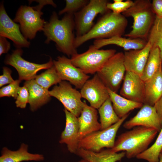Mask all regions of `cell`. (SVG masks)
<instances>
[{"instance_id":"cell-9","label":"cell","mask_w":162,"mask_h":162,"mask_svg":"<svg viewBox=\"0 0 162 162\" xmlns=\"http://www.w3.org/2000/svg\"><path fill=\"white\" fill-rule=\"evenodd\" d=\"M126 71L124 54L119 52L111 57L97 74L107 88L117 93Z\"/></svg>"},{"instance_id":"cell-4","label":"cell","mask_w":162,"mask_h":162,"mask_svg":"<svg viewBox=\"0 0 162 162\" xmlns=\"http://www.w3.org/2000/svg\"><path fill=\"white\" fill-rule=\"evenodd\" d=\"M125 17H131L134 20L131 30L125 34L130 39H141L148 41L150 30L156 16L149 0H136L133 5L122 14Z\"/></svg>"},{"instance_id":"cell-42","label":"cell","mask_w":162,"mask_h":162,"mask_svg":"<svg viewBox=\"0 0 162 162\" xmlns=\"http://www.w3.org/2000/svg\"></svg>"},{"instance_id":"cell-5","label":"cell","mask_w":162,"mask_h":162,"mask_svg":"<svg viewBox=\"0 0 162 162\" xmlns=\"http://www.w3.org/2000/svg\"><path fill=\"white\" fill-rule=\"evenodd\" d=\"M115 49L100 50L93 45L85 52L71 56L72 64L86 74L97 73L115 54Z\"/></svg>"},{"instance_id":"cell-19","label":"cell","mask_w":162,"mask_h":162,"mask_svg":"<svg viewBox=\"0 0 162 162\" xmlns=\"http://www.w3.org/2000/svg\"><path fill=\"white\" fill-rule=\"evenodd\" d=\"M81 114L78 118L79 129L78 135L80 140L87 135L101 130L100 123L98 121V113L96 109L83 102Z\"/></svg>"},{"instance_id":"cell-34","label":"cell","mask_w":162,"mask_h":162,"mask_svg":"<svg viewBox=\"0 0 162 162\" xmlns=\"http://www.w3.org/2000/svg\"><path fill=\"white\" fill-rule=\"evenodd\" d=\"M29 98V93L26 87L24 85L20 87L15 101L16 106L22 109L25 108L28 103Z\"/></svg>"},{"instance_id":"cell-38","label":"cell","mask_w":162,"mask_h":162,"mask_svg":"<svg viewBox=\"0 0 162 162\" xmlns=\"http://www.w3.org/2000/svg\"><path fill=\"white\" fill-rule=\"evenodd\" d=\"M160 119L162 121V95L154 105Z\"/></svg>"},{"instance_id":"cell-2","label":"cell","mask_w":162,"mask_h":162,"mask_svg":"<svg viewBox=\"0 0 162 162\" xmlns=\"http://www.w3.org/2000/svg\"><path fill=\"white\" fill-rule=\"evenodd\" d=\"M158 132L153 128L135 127L119 135L111 149L116 152H125L128 159L136 157L148 148Z\"/></svg>"},{"instance_id":"cell-14","label":"cell","mask_w":162,"mask_h":162,"mask_svg":"<svg viewBox=\"0 0 162 162\" xmlns=\"http://www.w3.org/2000/svg\"><path fill=\"white\" fill-rule=\"evenodd\" d=\"M19 24L12 20L8 15L4 4L0 6V36L11 40L17 48L28 47L30 43L20 31Z\"/></svg>"},{"instance_id":"cell-15","label":"cell","mask_w":162,"mask_h":162,"mask_svg":"<svg viewBox=\"0 0 162 162\" xmlns=\"http://www.w3.org/2000/svg\"><path fill=\"white\" fill-rule=\"evenodd\" d=\"M123 127L131 129L137 126L154 128L159 132L162 121L159 118L154 106L143 104L136 114L124 124Z\"/></svg>"},{"instance_id":"cell-22","label":"cell","mask_w":162,"mask_h":162,"mask_svg":"<svg viewBox=\"0 0 162 162\" xmlns=\"http://www.w3.org/2000/svg\"><path fill=\"white\" fill-rule=\"evenodd\" d=\"M28 149V145L24 143L21 145L19 148L16 151H12L4 147L2 150L0 162L41 161L44 160L42 154L29 153Z\"/></svg>"},{"instance_id":"cell-39","label":"cell","mask_w":162,"mask_h":162,"mask_svg":"<svg viewBox=\"0 0 162 162\" xmlns=\"http://www.w3.org/2000/svg\"><path fill=\"white\" fill-rule=\"evenodd\" d=\"M159 160L158 162H162V151H161L159 155Z\"/></svg>"},{"instance_id":"cell-13","label":"cell","mask_w":162,"mask_h":162,"mask_svg":"<svg viewBox=\"0 0 162 162\" xmlns=\"http://www.w3.org/2000/svg\"><path fill=\"white\" fill-rule=\"evenodd\" d=\"M80 93L82 97L86 100L91 106L96 109L109 98L107 87L97 73L85 82Z\"/></svg>"},{"instance_id":"cell-32","label":"cell","mask_w":162,"mask_h":162,"mask_svg":"<svg viewBox=\"0 0 162 162\" xmlns=\"http://www.w3.org/2000/svg\"><path fill=\"white\" fill-rule=\"evenodd\" d=\"M134 1L127 0H114L113 3L108 2L107 8L116 14H119L128 10L134 4Z\"/></svg>"},{"instance_id":"cell-17","label":"cell","mask_w":162,"mask_h":162,"mask_svg":"<svg viewBox=\"0 0 162 162\" xmlns=\"http://www.w3.org/2000/svg\"><path fill=\"white\" fill-rule=\"evenodd\" d=\"M152 48L148 41L143 48L125 51L124 64L126 71L134 73L141 76Z\"/></svg>"},{"instance_id":"cell-26","label":"cell","mask_w":162,"mask_h":162,"mask_svg":"<svg viewBox=\"0 0 162 162\" xmlns=\"http://www.w3.org/2000/svg\"><path fill=\"white\" fill-rule=\"evenodd\" d=\"M161 67L160 51L157 47H152L141 78L144 82L153 76Z\"/></svg>"},{"instance_id":"cell-3","label":"cell","mask_w":162,"mask_h":162,"mask_svg":"<svg viewBox=\"0 0 162 162\" xmlns=\"http://www.w3.org/2000/svg\"><path fill=\"white\" fill-rule=\"evenodd\" d=\"M128 24L127 20L122 14H116L110 10L102 15L87 33L75 38L74 46L76 49L92 39H106L122 36Z\"/></svg>"},{"instance_id":"cell-35","label":"cell","mask_w":162,"mask_h":162,"mask_svg":"<svg viewBox=\"0 0 162 162\" xmlns=\"http://www.w3.org/2000/svg\"><path fill=\"white\" fill-rule=\"evenodd\" d=\"M12 71L9 68L4 67L3 68V74L0 76V87L10 84L14 81L11 76Z\"/></svg>"},{"instance_id":"cell-40","label":"cell","mask_w":162,"mask_h":162,"mask_svg":"<svg viewBox=\"0 0 162 162\" xmlns=\"http://www.w3.org/2000/svg\"><path fill=\"white\" fill-rule=\"evenodd\" d=\"M78 162H88L86 160L82 159L81 160H80V161H79Z\"/></svg>"},{"instance_id":"cell-25","label":"cell","mask_w":162,"mask_h":162,"mask_svg":"<svg viewBox=\"0 0 162 162\" xmlns=\"http://www.w3.org/2000/svg\"><path fill=\"white\" fill-rule=\"evenodd\" d=\"M107 89L114 110L120 118L129 114L133 110L141 108L143 105L142 103L124 98L108 88Z\"/></svg>"},{"instance_id":"cell-27","label":"cell","mask_w":162,"mask_h":162,"mask_svg":"<svg viewBox=\"0 0 162 162\" xmlns=\"http://www.w3.org/2000/svg\"><path fill=\"white\" fill-rule=\"evenodd\" d=\"M98 111L100 116V130L109 128L120 119L115 112L110 97L99 107Z\"/></svg>"},{"instance_id":"cell-23","label":"cell","mask_w":162,"mask_h":162,"mask_svg":"<svg viewBox=\"0 0 162 162\" xmlns=\"http://www.w3.org/2000/svg\"><path fill=\"white\" fill-rule=\"evenodd\" d=\"M24 86L29 93L28 103L31 110L34 111L48 102L51 97L48 89L39 85L34 79L26 81Z\"/></svg>"},{"instance_id":"cell-8","label":"cell","mask_w":162,"mask_h":162,"mask_svg":"<svg viewBox=\"0 0 162 162\" xmlns=\"http://www.w3.org/2000/svg\"><path fill=\"white\" fill-rule=\"evenodd\" d=\"M107 0H90L88 3L74 14L76 37L89 32L94 25L93 21L99 14L103 15L110 11L107 8Z\"/></svg>"},{"instance_id":"cell-20","label":"cell","mask_w":162,"mask_h":162,"mask_svg":"<svg viewBox=\"0 0 162 162\" xmlns=\"http://www.w3.org/2000/svg\"><path fill=\"white\" fill-rule=\"evenodd\" d=\"M75 154L88 162H117L125 156L126 152H116L110 148L96 152L78 148Z\"/></svg>"},{"instance_id":"cell-28","label":"cell","mask_w":162,"mask_h":162,"mask_svg":"<svg viewBox=\"0 0 162 162\" xmlns=\"http://www.w3.org/2000/svg\"><path fill=\"white\" fill-rule=\"evenodd\" d=\"M34 79L39 85L47 89L52 86L59 83L62 81L54 65L44 72L37 75Z\"/></svg>"},{"instance_id":"cell-6","label":"cell","mask_w":162,"mask_h":162,"mask_svg":"<svg viewBox=\"0 0 162 162\" xmlns=\"http://www.w3.org/2000/svg\"><path fill=\"white\" fill-rule=\"evenodd\" d=\"M129 113L109 128L92 133L79 140L78 148L98 152L104 148L111 149L114 146L117 132Z\"/></svg>"},{"instance_id":"cell-7","label":"cell","mask_w":162,"mask_h":162,"mask_svg":"<svg viewBox=\"0 0 162 162\" xmlns=\"http://www.w3.org/2000/svg\"><path fill=\"white\" fill-rule=\"evenodd\" d=\"M42 8L38 5L34 7L22 5L16 13L14 21L19 23L20 31L27 39H34L38 32L43 30L46 22L41 18Z\"/></svg>"},{"instance_id":"cell-16","label":"cell","mask_w":162,"mask_h":162,"mask_svg":"<svg viewBox=\"0 0 162 162\" xmlns=\"http://www.w3.org/2000/svg\"><path fill=\"white\" fill-rule=\"evenodd\" d=\"M120 93V95L128 99L144 104L145 82L138 75L126 71Z\"/></svg>"},{"instance_id":"cell-30","label":"cell","mask_w":162,"mask_h":162,"mask_svg":"<svg viewBox=\"0 0 162 162\" xmlns=\"http://www.w3.org/2000/svg\"><path fill=\"white\" fill-rule=\"evenodd\" d=\"M148 41L151 44L152 47H158L160 52L162 58V18L156 16L153 25L150 32Z\"/></svg>"},{"instance_id":"cell-41","label":"cell","mask_w":162,"mask_h":162,"mask_svg":"<svg viewBox=\"0 0 162 162\" xmlns=\"http://www.w3.org/2000/svg\"><path fill=\"white\" fill-rule=\"evenodd\" d=\"M161 69H162V59H161Z\"/></svg>"},{"instance_id":"cell-36","label":"cell","mask_w":162,"mask_h":162,"mask_svg":"<svg viewBox=\"0 0 162 162\" xmlns=\"http://www.w3.org/2000/svg\"><path fill=\"white\" fill-rule=\"evenodd\" d=\"M152 5L156 16L162 18V0H153Z\"/></svg>"},{"instance_id":"cell-29","label":"cell","mask_w":162,"mask_h":162,"mask_svg":"<svg viewBox=\"0 0 162 162\" xmlns=\"http://www.w3.org/2000/svg\"><path fill=\"white\" fill-rule=\"evenodd\" d=\"M162 150V127L154 143L136 158L148 162H158L159 155Z\"/></svg>"},{"instance_id":"cell-1","label":"cell","mask_w":162,"mask_h":162,"mask_svg":"<svg viewBox=\"0 0 162 162\" xmlns=\"http://www.w3.org/2000/svg\"><path fill=\"white\" fill-rule=\"evenodd\" d=\"M75 24L74 14H66L61 20L53 12L49 22H46L43 31L46 39L45 43H55L57 50L70 56L77 53L74 46L75 38L74 33Z\"/></svg>"},{"instance_id":"cell-11","label":"cell","mask_w":162,"mask_h":162,"mask_svg":"<svg viewBox=\"0 0 162 162\" xmlns=\"http://www.w3.org/2000/svg\"><path fill=\"white\" fill-rule=\"evenodd\" d=\"M23 51L21 48H17L14 50L11 54L6 57L4 62L10 65L17 71L19 80L27 81L34 79L37 73L39 70L48 69L53 65V61L51 58L47 62L38 64L26 61L22 56Z\"/></svg>"},{"instance_id":"cell-18","label":"cell","mask_w":162,"mask_h":162,"mask_svg":"<svg viewBox=\"0 0 162 162\" xmlns=\"http://www.w3.org/2000/svg\"><path fill=\"white\" fill-rule=\"evenodd\" d=\"M66 118L65 125L61 133L59 142L65 144L70 153L75 154L78 148L79 126L78 118L64 108Z\"/></svg>"},{"instance_id":"cell-10","label":"cell","mask_w":162,"mask_h":162,"mask_svg":"<svg viewBox=\"0 0 162 162\" xmlns=\"http://www.w3.org/2000/svg\"><path fill=\"white\" fill-rule=\"evenodd\" d=\"M51 97L58 100L63 105L64 108L78 118L83 109L84 102L80 92L72 87L66 81H62L58 85H56L49 91Z\"/></svg>"},{"instance_id":"cell-24","label":"cell","mask_w":162,"mask_h":162,"mask_svg":"<svg viewBox=\"0 0 162 162\" xmlns=\"http://www.w3.org/2000/svg\"><path fill=\"white\" fill-rule=\"evenodd\" d=\"M145 99L144 104L154 106L162 95L161 67L152 77L145 81Z\"/></svg>"},{"instance_id":"cell-37","label":"cell","mask_w":162,"mask_h":162,"mask_svg":"<svg viewBox=\"0 0 162 162\" xmlns=\"http://www.w3.org/2000/svg\"><path fill=\"white\" fill-rule=\"evenodd\" d=\"M10 43L6 38L0 36V55L3 53H7L10 49Z\"/></svg>"},{"instance_id":"cell-31","label":"cell","mask_w":162,"mask_h":162,"mask_svg":"<svg viewBox=\"0 0 162 162\" xmlns=\"http://www.w3.org/2000/svg\"><path fill=\"white\" fill-rule=\"evenodd\" d=\"M65 7L58 12L59 15L69 14H74L80 11L89 2L88 0H66Z\"/></svg>"},{"instance_id":"cell-21","label":"cell","mask_w":162,"mask_h":162,"mask_svg":"<svg viewBox=\"0 0 162 162\" xmlns=\"http://www.w3.org/2000/svg\"><path fill=\"white\" fill-rule=\"evenodd\" d=\"M147 42L141 39H130L122 36H116L108 38L95 40L93 45L97 48L100 49L106 45H115L127 51L142 49L145 46Z\"/></svg>"},{"instance_id":"cell-33","label":"cell","mask_w":162,"mask_h":162,"mask_svg":"<svg viewBox=\"0 0 162 162\" xmlns=\"http://www.w3.org/2000/svg\"><path fill=\"white\" fill-rule=\"evenodd\" d=\"M20 80H15L13 82L5 86L0 89V97H11L16 99L21 82Z\"/></svg>"},{"instance_id":"cell-12","label":"cell","mask_w":162,"mask_h":162,"mask_svg":"<svg viewBox=\"0 0 162 162\" xmlns=\"http://www.w3.org/2000/svg\"><path fill=\"white\" fill-rule=\"evenodd\" d=\"M58 74L62 81H67L76 88L81 89L90 76L74 66L70 59L64 56H58L53 61Z\"/></svg>"}]
</instances>
